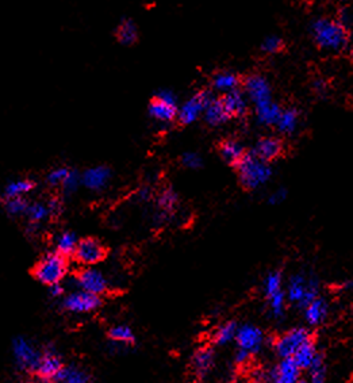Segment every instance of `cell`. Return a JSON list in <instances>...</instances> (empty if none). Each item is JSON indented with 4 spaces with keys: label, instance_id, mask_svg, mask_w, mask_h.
I'll use <instances>...</instances> for the list:
<instances>
[{
    "label": "cell",
    "instance_id": "6da1fadb",
    "mask_svg": "<svg viewBox=\"0 0 353 383\" xmlns=\"http://www.w3.org/2000/svg\"><path fill=\"white\" fill-rule=\"evenodd\" d=\"M312 34L318 46L329 52H340L350 42L347 26L334 19H317L312 26Z\"/></svg>",
    "mask_w": 353,
    "mask_h": 383
},
{
    "label": "cell",
    "instance_id": "7a4b0ae2",
    "mask_svg": "<svg viewBox=\"0 0 353 383\" xmlns=\"http://www.w3.org/2000/svg\"><path fill=\"white\" fill-rule=\"evenodd\" d=\"M284 293L288 305L303 309L319 296V284L314 276L296 272L284 283Z\"/></svg>",
    "mask_w": 353,
    "mask_h": 383
},
{
    "label": "cell",
    "instance_id": "3957f363",
    "mask_svg": "<svg viewBox=\"0 0 353 383\" xmlns=\"http://www.w3.org/2000/svg\"><path fill=\"white\" fill-rule=\"evenodd\" d=\"M240 183L248 190L264 187L272 178L274 171L270 163L259 158L256 154H247L237 164Z\"/></svg>",
    "mask_w": 353,
    "mask_h": 383
},
{
    "label": "cell",
    "instance_id": "277c9868",
    "mask_svg": "<svg viewBox=\"0 0 353 383\" xmlns=\"http://www.w3.org/2000/svg\"><path fill=\"white\" fill-rule=\"evenodd\" d=\"M68 258L54 251L43 255L38 260L33 269V275L39 283L49 287L56 283H63V280L68 275Z\"/></svg>",
    "mask_w": 353,
    "mask_h": 383
},
{
    "label": "cell",
    "instance_id": "5b68a950",
    "mask_svg": "<svg viewBox=\"0 0 353 383\" xmlns=\"http://www.w3.org/2000/svg\"><path fill=\"white\" fill-rule=\"evenodd\" d=\"M11 355L19 371L34 374L42 355V348L28 338L18 336L11 343Z\"/></svg>",
    "mask_w": 353,
    "mask_h": 383
},
{
    "label": "cell",
    "instance_id": "8992f818",
    "mask_svg": "<svg viewBox=\"0 0 353 383\" xmlns=\"http://www.w3.org/2000/svg\"><path fill=\"white\" fill-rule=\"evenodd\" d=\"M313 333L306 327H295L291 328L282 335H279L274 342V352L278 356V359H285L292 358L295 352L306 344L307 342L313 340Z\"/></svg>",
    "mask_w": 353,
    "mask_h": 383
},
{
    "label": "cell",
    "instance_id": "52a82bcc",
    "mask_svg": "<svg viewBox=\"0 0 353 383\" xmlns=\"http://www.w3.org/2000/svg\"><path fill=\"white\" fill-rule=\"evenodd\" d=\"M64 360L61 353L53 345H46L42 348V355L37 366L36 375L39 381L45 383H56L57 377L64 369Z\"/></svg>",
    "mask_w": 353,
    "mask_h": 383
},
{
    "label": "cell",
    "instance_id": "ba28073f",
    "mask_svg": "<svg viewBox=\"0 0 353 383\" xmlns=\"http://www.w3.org/2000/svg\"><path fill=\"white\" fill-rule=\"evenodd\" d=\"M265 342V333L260 327L250 322L239 325L234 344L237 349L245 352L250 358L259 355L263 351Z\"/></svg>",
    "mask_w": 353,
    "mask_h": 383
},
{
    "label": "cell",
    "instance_id": "9c48e42d",
    "mask_svg": "<svg viewBox=\"0 0 353 383\" xmlns=\"http://www.w3.org/2000/svg\"><path fill=\"white\" fill-rule=\"evenodd\" d=\"M244 88L248 101H250L254 110L263 109L274 103L271 84L265 77L261 75H250L244 83Z\"/></svg>",
    "mask_w": 353,
    "mask_h": 383
},
{
    "label": "cell",
    "instance_id": "30bf717a",
    "mask_svg": "<svg viewBox=\"0 0 353 383\" xmlns=\"http://www.w3.org/2000/svg\"><path fill=\"white\" fill-rule=\"evenodd\" d=\"M177 112L176 96L168 90L160 91L149 105V114L160 123L172 122L177 118Z\"/></svg>",
    "mask_w": 353,
    "mask_h": 383
},
{
    "label": "cell",
    "instance_id": "8fae6325",
    "mask_svg": "<svg viewBox=\"0 0 353 383\" xmlns=\"http://www.w3.org/2000/svg\"><path fill=\"white\" fill-rule=\"evenodd\" d=\"M73 258L84 267H95L105 260L106 248L97 238H83L79 241Z\"/></svg>",
    "mask_w": 353,
    "mask_h": 383
},
{
    "label": "cell",
    "instance_id": "7c38bea8",
    "mask_svg": "<svg viewBox=\"0 0 353 383\" xmlns=\"http://www.w3.org/2000/svg\"><path fill=\"white\" fill-rule=\"evenodd\" d=\"M102 305V298L99 296L76 290L63 297L61 307L64 310L73 314H87L98 310Z\"/></svg>",
    "mask_w": 353,
    "mask_h": 383
},
{
    "label": "cell",
    "instance_id": "4fadbf2b",
    "mask_svg": "<svg viewBox=\"0 0 353 383\" xmlns=\"http://www.w3.org/2000/svg\"><path fill=\"white\" fill-rule=\"evenodd\" d=\"M212 98V94L208 91H199V92L194 94L190 99H187L180 106V109L177 112V119L183 125L194 123L203 115Z\"/></svg>",
    "mask_w": 353,
    "mask_h": 383
},
{
    "label": "cell",
    "instance_id": "5bb4252c",
    "mask_svg": "<svg viewBox=\"0 0 353 383\" xmlns=\"http://www.w3.org/2000/svg\"><path fill=\"white\" fill-rule=\"evenodd\" d=\"M74 284L79 290L99 297L103 296L108 290V280L105 273L94 267H85L79 271V273L74 276Z\"/></svg>",
    "mask_w": 353,
    "mask_h": 383
},
{
    "label": "cell",
    "instance_id": "9a60e30c",
    "mask_svg": "<svg viewBox=\"0 0 353 383\" xmlns=\"http://www.w3.org/2000/svg\"><path fill=\"white\" fill-rule=\"evenodd\" d=\"M215 349L212 345H202L195 349L191 358V369L198 380H205L215 367Z\"/></svg>",
    "mask_w": 353,
    "mask_h": 383
},
{
    "label": "cell",
    "instance_id": "2e32d148",
    "mask_svg": "<svg viewBox=\"0 0 353 383\" xmlns=\"http://www.w3.org/2000/svg\"><path fill=\"white\" fill-rule=\"evenodd\" d=\"M302 370L292 358L279 359L278 363L270 370L271 383H296L302 378Z\"/></svg>",
    "mask_w": 353,
    "mask_h": 383
},
{
    "label": "cell",
    "instance_id": "e0dca14e",
    "mask_svg": "<svg viewBox=\"0 0 353 383\" xmlns=\"http://www.w3.org/2000/svg\"><path fill=\"white\" fill-rule=\"evenodd\" d=\"M302 310H303V318H305L307 327L318 328V327L323 325L325 321L327 320L329 313H330V307H329V302L323 297L318 296L317 298H314L312 302H309Z\"/></svg>",
    "mask_w": 353,
    "mask_h": 383
},
{
    "label": "cell",
    "instance_id": "ac0fdd59",
    "mask_svg": "<svg viewBox=\"0 0 353 383\" xmlns=\"http://www.w3.org/2000/svg\"><path fill=\"white\" fill-rule=\"evenodd\" d=\"M111 180V169L105 165H97L88 168L81 175V185L90 192L105 190Z\"/></svg>",
    "mask_w": 353,
    "mask_h": 383
},
{
    "label": "cell",
    "instance_id": "d6986e66",
    "mask_svg": "<svg viewBox=\"0 0 353 383\" xmlns=\"http://www.w3.org/2000/svg\"><path fill=\"white\" fill-rule=\"evenodd\" d=\"M283 143L278 138V137H263L260 138L254 148H253V152L252 154H256L259 158L267 161V163H271L272 160L278 158L281 154H283Z\"/></svg>",
    "mask_w": 353,
    "mask_h": 383
},
{
    "label": "cell",
    "instance_id": "ffe728a7",
    "mask_svg": "<svg viewBox=\"0 0 353 383\" xmlns=\"http://www.w3.org/2000/svg\"><path fill=\"white\" fill-rule=\"evenodd\" d=\"M321 356H323V355L321 353L316 340L313 339V340L307 342L306 344L302 345L295 352L292 359L303 373H307L316 364V362Z\"/></svg>",
    "mask_w": 353,
    "mask_h": 383
},
{
    "label": "cell",
    "instance_id": "44dd1931",
    "mask_svg": "<svg viewBox=\"0 0 353 383\" xmlns=\"http://www.w3.org/2000/svg\"><path fill=\"white\" fill-rule=\"evenodd\" d=\"M59 211H60V205L57 200L34 202L29 205L26 216L32 224H42L48 221L52 216L57 214Z\"/></svg>",
    "mask_w": 353,
    "mask_h": 383
},
{
    "label": "cell",
    "instance_id": "7402d4cb",
    "mask_svg": "<svg viewBox=\"0 0 353 383\" xmlns=\"http://www.w3.org/2000/svg\"><path fill=\"white\" fill-rule=\"evenodd\" d=\"M107 336L114 349L115 348L128 349L136 344V335L129 325H123V324L114 325L108 329Z\"/></svg>",
    "mask_w": 353,
    "mask_h": 383
},
{
    "label": "cell",
    "instance_id": "603a6c76",
    "mask_svg": "<svg viewBox=\"0 0 353 383\" xmlns=\"http://www.w3.org/2000/svg\"><path fill=\"white\" fill-rule=\"evenodd\" d=\"M203 118L210 126H221V125L226 123L229 119H232L222 98H218V99L212 98V101L209 102V105L203 113Z\"/></svg>",
    "mask_w": 353,
    "mask_h": 383
},
{
    "label": "cell",
    "instance_id": "cb8c5ba5",
    "mask_svg": "<svg viewBox=\"0 0 353 383\" xmlns=\"http://www.w3.org/2000/svg\"><path fill=\"white\" fill-rule=\"evenodd\" d=\"M237 329H239V324L233 320L225 321L221 325H218L212 332V346H226V345L234 343Z\"/></svg>",
    "mask_w": 353,
    "mask_h": 383
},
{
    "label": "cell",
    "instance_id": "d4e9b609",
    "mask_svg": "<svg viewBox=\"0 0 353 383\" xmlns=\"http://www.w3.org/2000/svg\"><path fill=\"white\" fill-rule=\"evenodd\" d=\"M179 206V195L171 189H165L159 194L157 207H159V221H167L171 214L176 211Z\"/></svg>",
    "mask_w": 353,
    "mask_h": 383
},
{
    "label": "cell",
    "instance_id": "484cf974",
    "mask_svg": "<svg viewBox=\"0 0 353 383\" xmlns=\"http://www.w3.org/2000/svg\"><path fill=\"white\" fill-rule=\"evenodd\" d=\"M222 101L229 112L232 118L234 116H243L247 114L248 112V98L245 92L236 90L228 94H223Z\"/></svg>",
    "mask_w": 353,
    "mask_h": 383
},
{
    "label": "cell",
    "instance_id": "4316f807",
    "mask_svg": "<svg viewBox=\"0 0 353 383\" xmlns=\"http://www.w3.org/2000/svg\"><path fill=\"white\" fill-rule=\"evenodd\" d=\"M219 154L222 156V158L230 164L237 167V164L244 158L245 156V149L243 147L241 143H239L237 140H225L221 145H219Z\"/></svg>",
    "mask_w": 353,
    "mask_h": 383
},
{
    "label": "cell",
    "instance_id": "83f0119b",
    "mask_svg": "<svg viewBox=\"0 0 353 383\" xmlns=\"http://www.w3.org/2000/svg\"><path fill=\"white\" fill-rule=\"evenodd\" d=\"M36 189V183L30 179H18L10 182L3 192L4 199H12V198H25L28 194Z\"/></svg>",
    "mask_w": 353,
    "mask_h": 383
},
{
    "label": "cell",
    "instance_id": "f1b7e54d",
    "mask_svg": "<svg viewBox=\"0 0 353 383\" xmlns=\"http://www.w3.org/2000/svg\"><path fill=\"white\" fill-rule=\"evenodd\" d=\"M56 383H91V375L76 364L64 366Z\"/></svg>",
    "mask_w": 353,
    "mask_h": 383
},
{
    "label": "cell",
    "instance_id": "f546056e",
    "mask_svg": "<svg viewBox=\"0 0 353 383\" xmlns=\"http://www.w3.org/2000/svg\"><path fill=\"white\" fill-rule=\"evenodd\" d=\"M239 85H240V77L237 76L234 72L223 71V72L216 74L212 79V87L222 94L236 91V90H239Z\"/></svg>",
    "mask_w": 353,
    "mask_h": 383
},
{
    "label": "cell",
    "instance_id": "4dcf8cb0",
    "mask_svg": "<svg viewBox=\"0 0 353 383\" xmlns=\"http://www.w3.org/2000/svg\"><path fill=\"white\" fill-rule=\"evenodd\" d=\"M287 298H285V293L284 290L281 293H276L274 296L265 297V307H267V311L268 315L272 320H282L285 314V309H287Z\"/></svg>",
    "mask_w": 353,
    "mask_h": 383
},
{
    "label": "cell",
    "instance_id": "1f68e13d",
    "mask_svg": "<svg viewBox=\"0 0 353 383\" xmlns=\"http://www.w3.org/2000/svg\"><path fill=\"white\" fill-rule=\"evenodd\" d=\"M282 134H292L299 126V113L295 109H284L275 125Z\"/></svg>",
    "mask_w": 353,
    "mask_h": 383
},
{
    "label": "cell",
    "instance_id": "d6a6232c",
    "mask_svg": "<svg viewBox=\"0 0 353 383\" xmlns=\"http://www.w3.org/2000/svg\"><path fill=\"white\" fill-rule=\"evenodd\" d=\"M79 244V240L73 231H61L57 234L54 240V248L56 252L64 255V256H73L76 247Z\"/></svg>",
    "mask_w": 353,
    "mask_h": 383
},
{
    "label": "cell",
    "instance_id": "836d02e7",
    "mask_svg": "<svg viewBox=\"0 0 353 383\" xmlns=\"http://www.w3.org/2000/svg\"><path fill=\"white\" fill-rule=\"evenodd\" d=\"M284 290V279H283V273L278 269H272L270 271L265 278L263 279V294L264 298L274 296L276 293H281Z\"/></svg>",
    "mask_w": 353,
    "mask_h": 383
},
{
    "label": "cell",
    "instance_id": "e575fe53",
    "mask_svg": "<svg viewBox=\"0 0 353 383\" xmlns=\"http://www.w3.org/2000/svg\"><path fill=\"white\" fill-rule=\"evenodd\" d=\"M306 374H307L306 380L309 381V383H326L327 369H326L325 358L321 356L316 362V364Z\"/></svg>",
    "mask_w": 353,
    "mask_h": 383
},
{
    "label": "cell",
    "instance_id": "d590c367",
    "mask_svg": "<svg viewBox=\"0 0 353 383\" xmlns=\"http://www.w3.org/2000/svg\"><path fill=\"white\" fill-rule=\"evenodd\" d=\"M137 28L132 21H125L118 29V39L123 45H132L137 39Z\"/></svg>",
    "mask_w": 353,
    "mask_h": 383
},
{
    "label": "cell",
    "instance_id": "8d00e7d4",
    "mask_svg": "<svg viewBox=\"0 0 353 383\" xmlns=\"http://www.w3.org/2000/svg\"><path fill=\"white\" fill-rule=\"evenodd\" d=\"M71 172V168L68 167H57V168H53L48 175H46V183L52 187H56V189H61L63 183L65 182L67 176L70 175Z\"/></svg>",
    "mask_w": 353,
    "mask_h": 383
},
{
    "label": "cell",
    "instance_id": "74e56055",
    "mask_svg": "<svg viewBox=\"0 0 353 383\" xmlns=\"http://www.w3.org/2000/svg\"><path fill=\"white\" fill-rule=\"evenodd\" d=\"M29 203L25 198H12L6 199V210L11 216H26Z\"/></svg>",
    "mask_w": 353,
    "mask_h": 383
},
{
    "label": "cell",
    "instance_id": "f35d334b",
    "mask_svg": "<svg viewBox=\"0 0 353 383\" xmlns=\"http://www.w3.org/2000/svg\"><path fill=\"white\" fill-rule=\"evenodd\" d=\"M80 185H81V175H79L74 169H71L70 175L67 176V179L63 183L60 190L64 192V194H67V195H71V194H73V192L79 189Z\"/></svg>",
    "mask_w": 353,
    "mask_h": 383
},
{
    "label": "cell",
    "instance_id": "ab89813d",
    "mask_svg": "<svg viewBox=\"0 0 353 383\" xmlns=\"http://www.w3.org/2000/svg\"><path fill=\"white\" fill-rule=\"evenodd\" d=\"M180 161L188 169H199L203 165L202 156L196 152H185L181 156Z\"/></svg>",
    "mask_w": 353,
    "mask_h": 383
},
{
    "label": "cell",
    "instance_id": "60d3db41",
    "mask_svg": "<svg viewBox=\"0 0 353 383\" xmlns=\"http://www.w3.org/2000/svg\"><path fill=\"white\" fill-rule=\"evenodd\" d=\"M261 49L263 52L268 53V54H275L278 52H281L283 49L282 39L276 37V36H270L263 41L261 43Z\"/></svg>",
    "mask_w": 353,
    "mask_h": 383
},
{
    "label": "cell",
    "instance_id": "b9f144b4",
    "mask_svg": "<svg viewBox=\"0 0 353 383\" xmlns=\"http://www.w3.org/2000/svg\"><path fill=\"white\" fill-rule=\"evenodd\" d=\"M49 294H50V297L54 298V300L63 298L64 294H65V287H64L61 283L52 284V286H49Z\"/></svg>",
    "mask_w": 353,
    "mask_h": 383
},
{
    "label": "cell",
    "instance_id": "7bdbcfd3",
    "mask_svg": "<svg viewBox=\"0 0 353 383\" xmlns=\"http://www.w3.org/2000/svg\"><path fill=\"white\" fill-rule=\"evenodd\" d=\"M287 198V192L283 189H278L271 194L270 196V203L271 205H281Z\"/></svg>",
    "mask_w": 353,
    "mask_h": 383
},
{
    "label": "cell",
    "instance_id": "ee69618b",
    "mask_svg": "<svg viewBox=\"0 0 353 383\" xmlns=\"http://www.w3.org/2000/svg\"><path fill=\"white\" fill-rule=\"evenodd\" d=\"M340 290L344 291V293H351V294H353V278L352 279H348V280L343 282V283L340 284Z\"/></svg>",
    "mask_w": 353,
    "mask_h": 383
},
{
    "label": "cell",
    "instance_id": "f6af8a7d",
    "mask_svg": "<svg viewBox=\"0 0 353 383\" xmlns=\"http://www.w3.org/2000/svg\"><path fill=\"white\" fill-rule=\"evenodd\" d=\"M150 196H152V192H150V189H148V187H145V189H142L139 192V198L141 199V200H148V199H150Z\"/></svg>",
    "mask_w": 353,
    "mask_h": 383
},
{
    "label": "cell",
    "instance_id": "bcb514c9",
    "mask_svg": "<svg viewBox=\"0 0 353 383\" xmlns=\"http://www.w3.org/2000/svg\"><path fill=\"white\" fill-rule=\"evenodd\" d=\"M351 57H352V60H353V46L352 48H351Z\"/></svg>",
    "mask_w": 353,
    "mask_h": 383
}]
</instances>
